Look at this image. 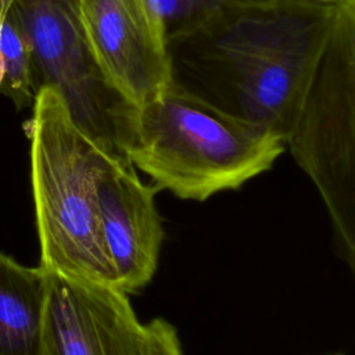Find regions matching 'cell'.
I'll return each mask as SVG.
<instances>
[{
    "label": "cell",
    "mask_w": 355,
    "mask_h": 355,
    "mask_svg": "<svg viewBox=\"0 0 355 355\" xmlns=\"http://www.w3.org/2000/svg\"><path fill=\"white\" fill-rule=\"evenodd\" d=\"M284 148L280 137L168 87L139 107L129 159L158 190L204 201L266 172Z\"/></svg>",
    "instance_id": "obj_3"
},
{
    "label": "cell",
    "mask_w": 355,
    "mask_h": 355,
    "mask_svg": "<svg viewBox=\"0 0 355 355\" xmlns=\"http://www.w3.org/2000/svg\"><path fill=\"white\" fill-rule=\"evenodd\" d=\"M92 49L111 83L136 107L169 87L166 33L157 0H79Z\"/></svg>",
    "instance_id": "obj_6"
},
{
    "label": "cell",
    "mask_w": 355,
    "mask_h": 355,
    "mask_svg": "<svg viewBox=\"0 0 355 355\" xmlns=\"http://www.w3.org/2000/svg\"><path fill=\"white\" fill-rule=\"evenodd\" d=\"M0 93L17 110L32 105L37 93L29 43L12 0H0Z\"/></svg>",
    "instance_id": "obj_10"
},
{
    "label": "cell",
    "mask_w": 355,
    "mask_h": 355,
    "mask_svg": "<svg viewBox=\"0 0 355 355\" xmlns=\"http://www.w3.org/2000/svg\"><path fill=\"white\" fill-rule=\"evenodd\" d=\"M143 355H183L175 327L157 318L144 324Z\"/></svg>",
    "instance_id": "obj_12"
},
{
    "label": "cell",
    "mask_w": 355,
    "mask_h": 355,
    "mask_svg": "<svg viewBox=\"0 0 355 355\" xmlns=\"http://www.w3.org/2000/svg\"><path fill=\"white\" fill-rule=\"evenodd\" d=\"M47 275L0 251V355H39Z\"/></svg>",
    "instance_id": "obj_9"
},
{
    "label": "cell",
    "mask_w": 355,
    "mask_h": 355,
    "mask_svg": "<svg viewBox=\"0 0 355 355\" xmlns=\"http://www.w3.org/2000/svg\"><path fill=\"white\" fill-rule=\"evenodd\" d=\"M153 183L144 184L132 162L111 158L97 183V212L114 286L135 293L157 270L164 229Z\"/></svg>",
    "instance_id": "obj_8"
},
{
    "label": "cell",
    "mask_w": 355,
    "mask_h": 355,
    "mask_svg": "<svg viewBox=\"0 0 355 355\" xmlns=\"http://www.w3.org/2000/svg\"><path fill=\"white\" fill-rule=\"evenodd\" d=\"M261 1L268 0H157V4L168 39L196 26L222 8Z\"/></svg>",
    "instance_id": "obj_11"
},
{
    "label": "cell",
    "mask_w": 355,
    "mask_h": 355,
    "mask_svg": "<svg viewBox=\"0 0 355 355\" xmlns=\"http://www.w3.org/2000/svg\"><path fill=\"white\" fill-rule=\"evenodd\" d=\"M284 146L320 193L336 250L354 270L355 0H338L333 26Z\"/></svg>",
    "instance_id": "obj_4"
},
{
    "label": "cell",
    "mask_w": 355,
    "mask_h": 355,
    "mask_svg": "<svg viewBox=\"0 0 355 355\" xmlns=\"http://www.w3.org/2000/svg\"><path fill=\"white\" fill-rule=\"evenodd\" d=\"M333 355H343V354H333Z\"/></svg>",
    "instance_id": "obj_13"
},
{
    "label": "cell",
    "mask_w": 355,
    "mask_h": 355,
    "mask_svg": "<svg viewBox=\"0 0 355 355\" xmlns=\"http://www.w3.org/2000/svg\"><path fill=\"white\" fill-rule=\"evenodd\" d=\"M337 6L268 0L222 8L166 39L169 87L284 141Z\"/></svg>",
    "instance_id": "obj_1"
},
{
    "label": "cell",
    "mask_w": 355,
    "mask_h": 355,
    "mask_svg": "<svg viewBox=\"0 0 355 355\" xmlns=\"http://www.w3.org/2000/svg\"><path fill=\"white\" fill-rule=\"evenodd\" d=\"M12 4L29 43L36 90L53 89L73 123L96 146L130 162L139 107L111 83L97 61L79 0H12Z\"/></svg>",
    "instance_id": "obj_5"
},
{
    "label": "cell",
    "mask_w": 355,
    "mask_h": 355,
    "mask_svg": "<svg viewBox=\"0 0 355 355\" xmlns=\"http://www.w3.org/2000/svg\"><path fill=\"white\" fill-rule=\"evenodd\" d=\"M46 275L39 355H143L144 324L126 293L112 284Z\"/></svg>",
    "instance_id": "obj_7"
},
{
    "label": "cell",
    "mask_w": 355,
    "mask_h": 355,
    "mask_svg": "<svg viewBox=\"0 0 355 355\" xmlns=\"http://www.w3.org/2000/svg\"><path fill=\"white\" fill-rule=\"evenodd\" d=\"M26 133L39 266L69 279L114 286L97 212L98 178L112 157L73 123L50 87L37 92Z\"/></svg>",
    "instance_id": "obj_2"
}]
</instances>
